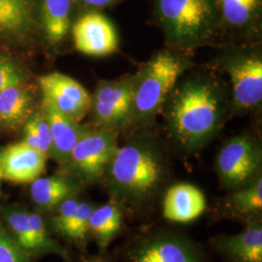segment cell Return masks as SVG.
I'll use <instances>...</instances> for the list:
<instances>
[{"mask_svg": "<svg viewBox=\"0 0 262 262\" xmlns=\"http://www.w3.org/2000/svg\"><path fill=\"white\" fill-rule=\"evenodd\" d=\"M230 107V94L217 77H182L162 107L169 137L180 151L195 152L222 130Z\"/></svg>", "mask_w": 262, "mask_h": 262, "instance_id": "cell-1", "label": "cell"}, {"mask_svg": "<svg viewBox=\"0 0 262 262\" xmlns=\"http://www.w3.org/2000/svg\"><path fill=\"white\" fill-rule=\"evenodd\" d=\"M168 174L167 157L158 141L137 136L118 147L104 178L112 201L137 210L159 196Z\"/></svg>", "mask_w": 262, "mask_h": 262, "instance_id": "cell-2", "label": "cell"}, {"mask_svg": "<svg viewBox=\"0 0 262 262\" xmlns=\"http://www.w3.org/2000/svg\"><path fill=\"white\" fill-rule=\"evenodd\" d=\"M155 6L167 43L177 50L206 45L220 28L215 0H156Z\"/></svg>", "mask_w": 262, "mask_h": 262, "instance_id": "cell-3", "label": "cell"}, {"mask_svg": "<svg viewBox=\"0 0 262 262\" xmlns=\"http://www.w3.org/2000/svg\"><path fill=\"white\" fill-rule=\"evenodd\" d=\"M187 56L162 51L150 57L134 75L133 106L130 122H150L168 98L179 80L193 67Z\"/></svg>", "mask_w": 262, "mask_h": 262, "instance_id": "cell-4", "label": "cell"}, {"mask_svg": "<svg viewBox=\"0 0 262 262\" xmlns=\"http://www.w3.org/2000/svg\"><path fill=\"white\" fill-rule=\"evenodd\" d=\"M221 67L229 78L231 107L249 112L262 101V56L257 47H235L221 57Z\"/></svg>", "mask_w": 262, "mask_h": 262, "instance_id": "cell-5", "label": "cell"}, {"mask_svg": "<svg viewBox=\"0 0 262 262\" xmlns=\"http://www.w3.org/2000/svg\"><path fill=\"white\" fill-rule=\"evenodd\" d=\"M262 149L256 138L241 134L226 141L215 159V171L223 187L235 190L261 176Z\"/></svg>", "mask_w": 262, "mask_h": 262, "instance_id": "cell-6", "label": "cell"}, {"mask_svg": "<svg viewBox=\"0 0 262 262\" xmlns=\"http://www.w3.org/2000/svg\"><path fill=\"white\" fill-rule=\"evenodd\" d=\"M118 147V130H88L77 141L66 165L84 183H96L104 178Z\"/></svg>", "mask_w": 262, "mask_h": 262, "instance_id": "cell-7", "label": "cell"}, {"mask_svg": "<svg viewBox=\"0 0 262 262\" xmlns=\"http://www.w3.org/2000/svg\"><path fill=\"white\" fill-rule=\"evenodd\" d=\"M124 262H207L203 250L186 235L158 231L131 245Z\"/></svg>", "mask_w": 262, "mask_h": 262, "instance_id": "cell-8", "label": "cell"}, {"mask_svg": "<svg viewBox=\"0 0 262 262\" xmlns=\"http://www.w3.org/2000/svg\"><path fill=\"white\" fill-rule=\"evenodd\" d=\"M134 75L101 81L91 95L94 122L99 128L118 130L130 122L133 106Z\"/></svg>", "mask_w": 262, "mask_h": 262, "instance_id": "cell-9", "label": "cell"}, {"mask_svg": "<svg viewBox=\"0 0 262 262\" xmlns=\"http://www.w3.org/2000/svg\"><path fill=\"white\" fill-rule=\"evenodd\" d=\"M43 100L73 121L80 122L91 109V95L69 76L50 73L39 78Z\"/></svg>", "mask_w": 262, "mask_h": 262, "instance_id": "cell-10", "label": "cell"}, {"mask_svg": "<svg viewBox=\"0 0 262 262\" xmlns=\"http://www.w3.org/2000/svg\"><path fill=\"white\" fill-rule=\"evenodd\" d=\"M78 52L93 56H110L120 46L119 34L112 20L97 12L84 14L72 28Z\"/></svg>", "mask_w": 262, "mask_h": 262, "instance_id": "cell-11", "label": "cell"}, {"mask_svg": "<svg viewBox=\"0 0 262 262\" xmlns=\"http://www.w3.org/2000/svg\"><path fill=\"white\" fill-rule=\"evenodd\" d=\"M47 156L32 149L24 141L10 145L2 151V179L13 183H32L43 173Z\"/></svg>", "mask_w": 262, "mask_h": 262, "instance_id": "cell-12", "label": "cell"}, {"mask_svg": "<svg viewBox=\"0 0 262 262\" xmlns=\"http://www.w3.org/2000/svg\"><path fill=\"white\" fill-rule=\"evenodd\" d=\"M206 207V197L201 189L188 183H178L166 189L162 215L171 222L187 224L202 215Z\"/></svg>", "mask_w": 262, "mask_h": 262, "instance_id": "cell-13", "label": "cell"}, {"mask_svg": "<svg viewBox=\"0 0 262 262\" xmlns=\"http://www.w3.org/2000/svg\"><path fill=\"white\" fill-rule=\"evenodd\" d=\"M217 252L230 262H262V224H249L243 231L222 235L214 241Z\"/></svg>", "mask_w": 262, "mask_h": 262, "instance_id": "cell-14", "label": "cell"}, {"mask_svg": "<svg viewBox=\"0 0 262 262\" xmlns=\"http://www.w3.org/2000/svg\"><path fill=\"white\" fill-rule=\"evenodd\" d=\"M43 111L47 118L51 136L52 149L50 155L60 164H66L70 152L83 134L89 129L73 121L55 107L43 100Z\"/></svg>", "mask_w": 262, "mask_h": 262, "instance_id": "cell-15", "label": "cell"}, {"mask_svg": "<svg viewBox=\"0 0 262 262\" xmlns=\"http://www.w3.org/2000/svg\"><path fill=\"white\" fill-rule=\"evenodd\" d=\"M221 209L227 216L245 221L248 225L261 221V176L245 187L232 190L224 198Z\"/></svg>", "mask_w": 262, "mask_h": 262, "instance_id": "cell-16", "label": "cell"}, {"mask_svg": "<svg viewBox=\"0 0 262 262\" xmlns=\"http://www.w3.org/2000/svg\"><path fill=\"white\" fill-rule=\"evenodd\" d=\"M79 187L64 176H52L34 180L30 187L33 202L44 211L56 210L66 199L75 197Z\"/></svg>", "mask_w": 262, "mask_h": 262, "instance_id": "cell-17", "label": "cell"}, {"mask_svg": "<svg viewBox=\"0 0 262 262\" xmlns=\"http://www.w3.org/2000/svg\"><path fill=\"white\" fill-rule=\"evenodd\" d=\"M123 207L115 201L94 208L90 217V233L104 251L122 230Z\"/></svg>", "mask_w": 262, "mask_h": 262, "instance_id": "cell-18", "label": "cell"}, {"mask_svg": "<svg viewBox=\"0 0 262 262\" xmlns=\"http://www.w3.org/2000/svg\"><path fill=\"white\" fill-rule=\"evenodd\" d=\"M221 21L236 30L252 28L257 20L262 0H215Z\"/></svg>", "mask_w": 262, "mask_h": 262, "instance_id": "cell-19", "label": "cell"}, {"mask_svg": "<svg viewBox=\"0 0 262 262\" xmlns=\"http://www.w3.org/2000/svg\"><path fill=\"white\" fill-rule=\"evenodd\" d=\"M72 0H42V24L48 40L58 44L66 37L70 28Z\"/></svg>", "mask_w": 262, "mask_h": 262, "instance_id": "cell-20", "label": "cell"}, {"mask_svg": "<svg viewBox=\"0 0 262 262\" xmlns=\"http://www.w3.org/2000/svg\"><path fill=\"white\" fill-rule=\"evenodd\" d=\"M31 96L20 84H14L0 92V122L15 124L29 112Z\"/></svg>", "mask_w": 262, "mask_h": 262, "instance_id": "cell-21", "label": "cell"}, {"mask_svg": "<svg viewBox=\"0 0 262 262\" xmlns=\"http://www.w3.org/2000/svg\"><path fill=\"white\" fill-rule=\"evenodd\" d=\"M28 0H0V30L17 32L28 26Z\"/></svg>", "mask_w": 262, "mask_h": 262, "instance_id": "cell-22", "label": "cell"}, {"mask_svg": "<svg viewBox=\"0 0 262 262\" xmlns=\"http://www.w3.org/2000/svg\"><path fill=\"white\" fill-rule=\"evenodd\" d=\"M31 229L32 253H55L66 255V251L49 234L42 216L38 213H28Z\"/></svg>", "mask_w": 262, "mask_h": 262, "instance_id": "cell-23", "label": "cell"}, {"mask_svg": "<svg viewBox=\"0 0 262 262\" xmlns=\"http://www.w3.org/2000/svg\"><path fill=\"white\" fill-rule=\"evenodd\" d=\"M28 213L20 209H8L4 216L6 223L12 231V236L15 238L19 247L27 253H32L31 229L28 219Z\"/></svg>", "mask_w": 262, "mask_h": 262, "instance_id": "cell-24", "label": "cell"}, {"mask_svg": "<svg viewBox=\"0 0 262 262\" xmlns=\"http://www.w3.org/2000/svg\"><path fill=\"white\" fill-rule=\"evenodd\" d=\"M94 209V207L88 202H80L75 214L66 225L61 235L76 242L84 241L90 233V217Z\"/></svg>", "mask_w": 262, "mask_h": 262, "instance_id": "cell-25", "label": "cell"}, {"mask_svg": "<svg viewBox=\"0 0 262 262\" xmlns=\"http://www.w3.org/2000/svg\"><path fill=\"white\" fill-rule=\"evenodd\" d=\"M0 262H28V253L0 226Z\"/></svg>", "mask_w": 262, "mask_h": 262, "instance_id": "cell-26", "label": "cell"}, {"mask_svg": "<svg viewBox=\"0 0 262 262\" xmlns=\"http://www.w3.org/2000/svg\"><path fill=\"white\" fill-rule=\"evenodd\" d=\"M79 203L80 202L75 197H71L66 199L55 210L56 215L51 219V225L58 234L61 235L66 225H68L71 217L75 214Z\"/></svg>", "mask_w": 262, "mask_h": 262, "instance_id": "cell-27", "label": "cell"}, {"mask_svg": "<svg viewBox=\"0 0 262 262\" xmlns=\"http://www.w3.org/2000/svg\"><path fill=\"white\" fill-rule=\"evenodd\" d=\"M32 120L37 131L38 137L41 144V150L48 156L50 155L52 149V136L45 113L42 110L39 114L35 115Z\"/></svg>", "mask_w": 262, "mask_h": 262, "instance_id": "cell-28", "label": "cell"}, {"mask_svg": "<svg viewBox=\"0 0 262 262\" xmlns=\"http://www.w3.org/2000/svg\"><path fill=\"white\" fill-rule=\"evenodd\" d=\"M20 80L17 68L8 60L0 59V92L11 85L20 84Z\"/></svg>", "mask_w": 262, "mask_h": 262, "instance_id": "cell-29", "label": "cell"}, {"mask_svg": "<svg viewBox=\"0 0 262 262\" xmlns=\"http://www.w3.org/2000/svg\"><path fill=\"white\" fill-rule=\"evenodd\" d=\"M29 147L35 150H41V144L38 137L37 131L34 125V122L32 118L28 121L26 127H25V141H24ZM44 154V152H43Z\"/></svg>", "mask_w": 262, "mask_h": 262, "instance_id": "cell-30", "label": "cell"}, {"mask_svg": "<svg viewBox=\"0 0 262 262\" xmlns=\"http://www.w3.org/2000/svg\"><path fill=\"white\" fill-rule=\"evenodd\" d=\"M84 4L93 8H103L112 5L118 0H83Z\"/></svg>", "mask_w": 262, "mask_h": 262, "instance_id": "cell-31", "label": "cell"}, {"mask_svg": "<svg viewBox=\"0 0 262 262\" xmlns=\"http://www.w3.org/2000/svg\"><path fill=\"white\" fill-rule=\"evenodd\" d=\"M84 262H106L102 260V259H97V258H95V259H90V260H85Z\"/></svg>", "mask_w": 262, "mask_h": 262, "instance_id": "cell-32", "label": "cell"}, {"mask_svg": "<svg viewBox=\"0 0 262 262\" xmlns=\"http://www.w3.org/2000/svg\"><path fill=\"white\" fill-rule=\"evenodd\" d=\"M1 159H2V151H0V180L2 179V172H1Z\"/></svg>", "mask_w": 262, "mask_h": 262, "instance_id": "cell-33", "label": "cell"}]
</instances>
